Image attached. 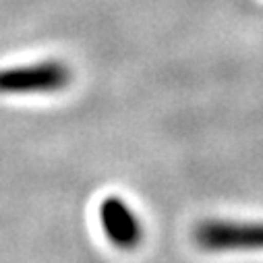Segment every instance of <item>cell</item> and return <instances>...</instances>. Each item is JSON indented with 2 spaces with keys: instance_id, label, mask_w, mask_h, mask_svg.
Returning <instances> with one entry per match:
<instances>
[{
  "instance_id": "6da1fadb",
  "label": "cell",
  "mask_w": 263,
  "mask_h": 263,
  "mask_svg": "<svg viewBox=\"0 0 263 263\" xmlns=\"http://www.w3.org/2000/svg\"><path fill=\"white\" fill-rule=\"evenodd\" d=\"M71 83V69L58 60H42L33 64L0 69V93L27 96L54 93Z\"/></svg>"
},
{
  "instance_id": "7a4b0ae2",
  "label": "cell",
  "mask_w": 263,
  "mask_h": 263,
  "mask_svg": "<svg viewBox=\"0 0 263 263\" xmlns=\"http://www.w3.org/2000/svg\"><path fill=\"white\" fill-rule=\"evenodd\" d=\"M195 240L205 251H261L263 224L205 222L195 230Z\"/></svg>"
},
{
  "instance_id": "3957f363",
  "label": "cell",
  "mask_w": 263,
  "mask_h": 263,
  "mask_svg": "<svg viewBox=\"0 0 263 263\" xmlns=\"http://www.w3.org/2000/svg\"><path fill=\"white\" fill-rule=\"evenodd\" d=\"M100 222L108 240L120 249H133L141 240V224L120 197H106L100 208Z\"/></svg>"
}]
</instances>
